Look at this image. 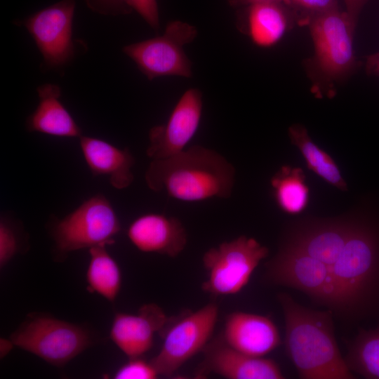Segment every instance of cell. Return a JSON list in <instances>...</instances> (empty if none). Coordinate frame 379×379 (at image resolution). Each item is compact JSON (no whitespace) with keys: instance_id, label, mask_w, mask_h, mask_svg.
Returning a JSON list of instances; mask_svg holds the SVG:
<instances>
[{"instance_id":"1","label":"cell","mask_w":379,"mask_h":379,"mask_svg":"<svg viewBox=\"0 0 379 379\" xmlns=\"http://www.w3.org/2000/svg\"><path fill=\"white\" fill-rule=\"evenodd\" d=\"M285 322L287 356L301 379H354L335 336L333 313L297 302L290 295H277Z\"/></svg>"},{"instance_id":"2","label":"cell","mask_w":379,"mask_h":379,"mask_svg":"<svg viewBox=\"0 0 379 379\" xmlns=\"http://www.w3.org/2000/svg\"><path fill=\"white\" fill-rule=\"evenodd\" d=\"M147 187L185 202L227 199L232 192L235 169L217 151L193 145L172 157L152 159L145 174Z\"/></svg>"},{"instance_id":"3","label":"cell","mask_w":379,"mask_h":379,"mask_svg":"<svg viewBox=\"0 0 379 379\" xmlns=\"http://www.w3.org/2000/svg\"><path fill=\"white\" fill-rule=\"evenodd\" d=\"M338 293L336 317L361 319L379 300V236L370 227L350 222L347 235L326 265Z\"/></svg>"},{"instance_id":"4","label":"cell","mask_w":379,"mask_h":379,"mask_svg":"<svg viewBox=\"0 0 379 379\" xmlns=\"http://www.w3.org/2000/svg\"><path fill=\"white\" fill-rule=\"evenodd\" d=\"M307 26L314 46L312 56L304 62L311 91L319 98L332 97L359 65L354 50L357 24L338 9L316 16Z\"/></svg>"},{"instance_id":"5","label":"cell","mask_w":379,"mask_h":379,"mask_svg":"<svg viewBox=\"0 0 379 379\" xmlns=\"http://www.w3.org/2000/svg\"><path fill=\"white\" fill-rule=\"evenodd\" d=\"M268 254L267 246L245 235L210 248L202 258L207 274L202 291L213 296L239 293Z\"/></svg>"},{"instance_id":"6","label":"cell","mask_w":379,"mask_h":379,"mask_svg":"<svg viewBox=\"0 0 379 379\" xmlns=\"http://www.w3.org/2000/svg\"><path fill=\"white\" fill-rule=\"evenodd\" d=\"M264 278L269 283L298 290L312 301L336 315L338 298L334 282L325 265L300 251L281 244L265 265Z\"/></svg>"},{"instance_id":"7","label":"cell","mask_w":379,"mask_h":379,"mask_svg":"<svg viewBox=\"0 0 379 379\" xmlns=\"http://www.w3.org/2000/svg\"><path fill=\"white\" fill-rule=\"evenodd\" d=\"M219 315L215 302L168 320L161 331L164 342L150 362L159 375L171 376L183 364L202 352L211 340Z\"/></svg>"},{"instance_id":"8","label":"cell","mask_w":379,"mask_h":379,"mask_svg":"<svg viewBox=\"0 0 379 379\" xmlns=\"http://www.w3.org/2000/svg\"><path fill=\"white\" fill-rule=\"evenodd\" d=\"M10 339L15 346L56 366L65 365L91 343L84 328L41 315L25 321Z\"/></svg>"},{"instance_id":"9","label":"cell","mask_w":379,"mask_h":379,"mask_svg":"<svg viewBox=\"0 0 379 379\" xmlns=\"http://www.w3.org/2000/svg\"><path fill=\"white\" fill-rule=\"evenodd\" d=\"M195 26L180 20L168 23L161 36L125 46L122 51L149 80L163 77L192 76L184 46L197 36Z\"/></svg>"},{"instance_id":"10","label":"cell","mask_w":379,"mask_h":379,"mask_svg":"<svg viewBox=\"0 0 379 379\" xmlns=\"http://www.w3.org/2000/svg\"><path fill=\"white\" fill-rule=\"evenodd\" d=\"M120 230L112 205L105 196L97 194L58 220L52 234L58 251L66 253L112 244Z\"/></svg>"},{"instance_id":"11","label":"cell","mask_w":379,"mask_h":379,"mask_svg":"<svg viewBox=\"0 0 379 379\" xmlns=\"http://www.w3.org/2000/svg\"><path fill=\"white\" fill-rule=\"evenodd\" d=\"M75 0H62L28 16L23 24L49 68L68 64L74 55L72 22Z\"/></svg>"},{"instance_id":"12","label":"cell","mask_w":379,"mask_h":379,"mask_svg":"<svg viewBox=\"0 0 379 379\" xmlns=\"http://www.w3.org/2000/svg\"><path fill=\"white\" fill-rule=\"evenodd\" d=\"M202 109L201 91L196 88L185 91L166 122L150 128L147 157L152 160L166 159L185 149L199 129Z\"/></svg>"},{"instance_id":"13","label":"cell","mask_w":379,"mask_h":379,"mask_svg":"<svg viewBox=\"0 0 379 379\" xmlns=\"http://www.w3.org/2000/svg\"><path fill=\"white\" fill-rule=\"evenodd\" d=\"M202 352L197 378L213 373L227 379L285 378L275 361L243 353L227 344L222 335L210 340Z\"/></svg>"},{"instance_id":"14","label":"cell","mask_w":379,"mask_h":379,"mask_svg":"<svg viewBox=\"0 0 379 379\" xmlns=\"http://www.w3.org/2000/svg\"><path fill=\"white\" fill-rule=\"evenodd\" d=\"M169 319L154 303L143 305L135 314L116 313L109 336L128 358L141 357L153 346L156 333H160Z\"/></svg>"},{"instance_id":"15","label":"cell","mask_w":379,"mask_h":379,"mask_svg":"<svg viewBox=\"0 0 379 379\" xmlns=\"http://www.w3.org/2000/svg\"><path fill=\"white\" fill-rule=\"evenodd\" d=\"M131 243L144 253L178 256L187 242L186 230L177 218L149 213L136 218L128 226Z\"/></svg>"},{"instance_id":"16","label":"cell","mask_w":379,"mask_h":379,"mask_svg":"<svg viewBox=\"0 0 379 379\" xmlns=\"http://www.w3.org/2000/svg\"><path fill=\"white\" fill-rule=\"evenodd\" d=\"M221 335L232 347L253 357H264L281 344L279 330L272 319L241 311L227 316Z\"/></svg>"},{"instance_id":"17","label":"cell","mask_w":379,"mask_h":379,"mask_svg":"<svg viewBox=\"0 0 379 379\" xmlns=\"http://www.w3.org/2000/svg\"><path fill=\"white\" fill-rule=\"evenodd\" d=\"M297 25L294 15L283 3H262L241 7L236 25L257 46L271 48Z\"/></svg>"},{"instance_id":"18","label":"cell","mask_w":379,"mask_h":379,"mask_svg":"<svg viewBox=\"0 0 379 379\" xmlns=\"http://www.w3.org/2000/svg\"><path fill=\"white\" fill-rule=\"evenodd\" d=\"M79 145L93 175L107 176L111 185L117 190L126 189L132 184L135 158L128 149H120L100 138L82 135Z\"/></svg>"},{"instance_id":"19","label":"cell","mask_w":379,"mask_h":379,"mask_svg":"<svg viewBox=\"0 0 379 379\" xmlns=\"http://www.w3.org/2000/svg\"><path fill=\"white\" fill-rule=\"evenodd\" d=\"M37 92L39 102L27 119V129L58 137L80 138V127L60 100V87L45 84L37 88Z\"/></svg>"},{"instance_id":"20","label":"cell","mask_w":379,"mask_h":379,"mask_svg":"<svg viewBox=\"0 0 379 379\" xmlns=\"http://www.w3.org/2000/svg\"><path fill=\"white\" fill-rule=\"evenodd\" d=\"M288 135L302 155L307 168L328 184L342 191L347 190V185L335 161L312 140L304 126L299 124L291 126Z\"/></svg>"},{"instance_id":"21","label":"cell","mask_w":379,"mask_h":379,"mask_svg":"<svg viewBox=\"0 0 379 379\" xmlns=\"http://www.w3.org/2000/svg\"><path fill=\"white\" fill-rule=\"evenodd\" d=\"M305 175L299 167L285 165L270 180L274 201L279 208L289 215H298L307 208L310 189Z\"/></svg>"},{"instance_id":"22","label":"cell","mask_w":379,"mask_h":379,"mask_svg":"<svg viewBox=\"0 0 379 379\" xmlns=\"http://www.w3.org/2000/svg\"><path fill=\"white\" fill-rule=\"evenodd\" d=\"M106 246L89 248L90 260L86 271L88 289L109 301L117 298L121 286V272Z\"/></svg>"},{"instance_id":"23","label":"cell","mask_w":379,"mask_h":379,"mask_svg":"<svg viewBox=\"0 0 379 379\" xmlns=\"http://www.w3.org/2000/svg\"><path fill=\"white\" fill-rule=\"evenodd\" d=\"M347 349L344 359L351 372L365 378L379 379V327L360 329L347 342Z\"/></svg>"},{"instance_id":"24","label":"cell","mask_w":379,"mask_h":379,"mask_svg":"<svg viewBox=\"0 0 379 379\" xmlns=\"http://www.w3.org/2000/svg\"><path fill=\"white\" fill-rule=\"evenodd\" d=\"M285 4L293 13L296 24L307 26L316 16L338 10L337 0H284Z\"/></svg>"},{"instance_id":"25","label":"cell","mask_w":379,"mask_h":379,"mask_svg":"<svg viewBox=\"0 0 379 379\" xmlns=\"http://www.w3.org/2000/svg\"><path fill=\"white\" fill-rule=\"evenodd\" d=\"M159 374L149 361L140 357L129 358L128 362L121 366L114 373L115 379H154Z\"/></svg>"},{"instance_id":"26","label":"cell","mask_w":379,"mask_h":379,"mask_svg":"<svg viewBox=\"0 0 379 379\" xmlns=\"http://www.w3.org/2000/svg\"><path fill=\"white\" fill-rule=\"evenodd\" d=\"M18 250L17 236L11 226L4 220L0 222V267H4Z\"/></svg>"},{"instance_id":"27","label":"cell","mask_w":379,"mask_h":379,"mask_svg":"<svg viewBox=\"0 0 379 379\" xmlns=\"http://www.w3.org/2000/svg\"><path fill=\"white\" fill-rule=\"evenodd\" d=\"M131 10H135L154 30L159 29V13L157 0H123Z\"/></svg>"},{"instance_id":"28","label":"cell","mask_w":379,"mask_h":379,"mask_svg":"<svg viewBox=\"0 0 379 379\" xmlns=\"http://www.w3.org/2000/svg\"><path fill=\"white\" fill-rule=\"evenodd\" d=\"M85 1L91 11L102 15H124L132 11L123 0H85Z\"/></svg>"},{"instance_id":"29","label":"cell","mask_w":379,"mask_h":379,"mask_svg":"<svg viewBox=\"0 0 379 379\" xmlns=\"http://www.w3.org/2000/svg\"><path fill=\"white\" fill-rule=\"evenodd\" d=\"M369 0H344L346 6V12L351 19L357 24L359 13L364 5Z\"/></svg>"},{"instance_id":"30","label":"cell","mask_w":379,"mask_h":379,"mask_svg":"<svg viewBox=\"0 0 379 379\" xmlns=\"http://www.w3.org/2000/svg\"><path fill=\"white\" fill-rule=\"evenodd\" d=\"M365 69L368 74L379 77V52L366 57Z\"/></svg>"},{"instance_id":"31","label":"cell","mask_w":379,"mask_h":379,"mask_svg":"<svg viewBox=\"0 0 379 379\" xmlns=\"http://www.w3.org/2000/svg\"><path fill=\"white\" fill-rule=\"evenodd\" d=\"M283 1L284 0H227L230 6L239 8L256 4L283 3Z\"/></svg>"}]
</instances>
